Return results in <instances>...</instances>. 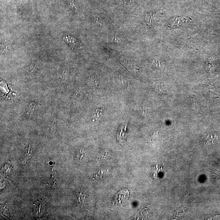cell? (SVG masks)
I'll use <instances>...</instances> for the list:
<instances>
[{
  "label": "cell",
  "instance_id": "cell-2",
  "mask_svg": "<svg viewBox=\"0 0 220 220\" xmlns=\"http://www.w3.org/2000/svg\"><path fill=\"white\" fill-rule=\"evenodd\" d=\"M162 170L163 168L162 166H153L151 169V174L153 178H156L157 175Z\"/></svg>",
  "mask_w": 220,
  "mask_h": 220
},
{
  "label": "cell",
  "instance_id": "cell-6",
  "mask_svg": "<svg viewBox=\"0 0 220 220\" xmlns=\"http://www.w3.org/2000/svg\"><path fill=\"white\" fill-rule=\"evenodd\" d=\"M49 127L51 131L52 132H53V133H54L55 131H56V122H55V120H53V121L50 122V124H49Z\"/></svg>",
  "mask_w": 220,
  "mask_h": 220
},
{
  "label": "cell",
  "instance_id": "cell-7",
  "mask_svg": "<svg viewBox=\"0 0 220 220\" xmlns=\"http://www.w3.org/2000/svg\"><path fill=\"white\" fill-rule=\"evenodd\" d=\"M112 40L114 42H117V43H121L122 42V40L120 39V38L119 37H117V36L113 37Z\"/></svg>",
  "mask_w": 220,
  "mask_h": 220
},
{
  "label": "cell",
  "instance_id": "cell-1",
  "mask_svg": "<svg viewBox=\"0 0 220 220\" xmlns=\"http://www.w3.org/2000/svg\"><path fill=\"white\" fill-rule=\"evenodd\" d=\"M64 39L65 41L68 44V45H69L72 48H77L78 47H79L80 45V42L78 41V40L75 39L74 37H71V36H65V37H64Z\"/></svg>",
  "mask_w": 220,
  "mask_h": 220
},
{
  "label": "cell",
  "instance_id": "cell-4",
  "mask_svg": "<svg viewBox=\"0 0 220 220\" xmlns=\"http://www.w3.org/2000/svg\"><path fill=\"white\" fill-rule=\"evenodd\" d=\"M93 17L94 19L95 20V22H96L97 25L103 26L104 24V20H103L100 17V16H98V15H93Z\"/></svg>",
  "mask_w": 220,
  "mask_h": 220
},
{
  "label": "cell",
  "instance_id": "cell-3",
  "mask_svg": "<svg viewBox=\"0 0 220 220\" xmlns=\"http://www.w3.org/2000/svg\"><path fill=\"white\" fill-rule=\"evenodd\" d=\"M103 110L102 109H97L96 112L94 115V118L95 120H99L103 116Z\"/></svg>",
  "mask_w": 220,
  "mask_h": 220
},
{
  "label": "cell",
  "instance_id": "cell-5",
  "mask_svg": "<svg viewBox=\"0 0 220 220\" xmlns=\"http://www.w3.org/2000/svg\"><path fill=\"white\" fill-rule=\"evenodd\" d=\"M68 4L69 5L71 8L72 9L76 11L77 10V7L76 5V3L74 2V0H66Z\"/></svg>",
  "mask_w": 220,
  "mask_h": 220
}]
</instances>
